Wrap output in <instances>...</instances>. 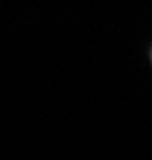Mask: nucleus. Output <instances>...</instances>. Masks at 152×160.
<instances>
[]
</instances>
